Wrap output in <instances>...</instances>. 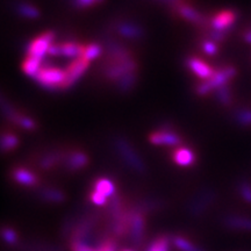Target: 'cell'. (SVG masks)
<instances>
[{"mask_svg":"<svg viewBox=\"0 0 251 251\" xmlns=\"http://www.w3.org/2000/svg\"><path fill=\"white\" fill-rule=\"evenodd\" d=\"M235 76H236V69L231 65H226L224 68L216 69L214 76L198 84L196 86V93L200 97L208 96L212 91H216L219 87L227 85L229 80L233 79Z\"/></svg>","mask_w":251,"mask_h":251,"instance_id":"obj_1","label":"cell"},{"mask_svg":"<svg viewBox=\"0 0 251 251\" xmlns=\"http://www.w3.org/2000/svg\"><path fill=\"white\" fill-rule=\"evenodd\" d=\"M114 148L119 153V156L122 158V161L129 166V168L133 169V170L139 172V174H144L147 171L146 164H144L141 156L135 150L133 144L126 139V137H117L114 140Z\"/></svg>","mask_w":251,"mask_h":251,"instance_id":"obj_2","label":"cell"},{"mask_svg":"<svg viewBox=\"0 0 251 251\" xmlns=\"http://www.w3.org/2000/svg\"><path fill=\"white\" fill-rule=\"evenodd\" d=\"M65 77H67L65 70L57 67H52V65H47V67L41 68L39 74L34 77V79L46 90L58 91L62 90Z\"/></svg>","mask_w":251,"mask_h":251,"instance_id":"obj_3","label":"cell"},{"mask_svg":"<svg viewBox=\"0 0 251 251\" xmlns=\"http://www.w3.org/2000/svg\"><path fill=\"white\" fill-rule=\"evenodd\" d=\"M146 231V219L144 214L135 207L128 211V234L134 247L139 248L143 242Z\"/></svg>","mask_w":251,"mask_h":251,"instance_id":"obj_4","label":"cell"},{"mask_svg":"<svg viewBox=\"0 0 251 251\" xmlns=\"http://www.w3.org/2000/svg\"><path fill=\"white\" fill-rule=\"evenodd\" d=\"M55 36L54 31L49 30L45 31L33 41H30V43L27 47V57H34L43 61L46 55H48V50L54 42Z\"/></svg>","mask_w":251,"mask_h":251,"instance_id":"obj_5","label":"cell"},{"mask_svg":"<svg viewBox=\"0 0 251 251\" xmlns=\"http://www.w3.org/2000/svg\"><path fill=\"white\" fill-rule=\"evenodd\" d=\"M137 68V62L134 58L127 59V61L122 62H113L108 63L105 68H103V77L106 79L112 80V81H118L120 78H122L126 75L130 74V72H136Z\"/></svg>","mask_w":251,"mask_h":251,"instance_id":"obj_6","label":"cell"},{"mask_svg":"<svg viewBox=\"0 0 251 251\" xmlns=\"http://www.w3.org/2000/svg\"><path fill=\"white\" fill-rule=\"evenodd\" d=\"M89 65L90 62L84 58H77L72 61L67 69H64L67 77H65L62 90H69L70 87L74 86L80 79V77L85 74V71L89 69Z\"/></svg>","mask_w":251,"mask_h":251,"instance_id":"obj_7","label":"cell"},{"mask_svg":"<svg viewBox=\"0 0 251 251\" xmlns=\"http://www.w3.org/2000/svg\"><path fill=\"white\" fill-rule=\"evenodd\" d=\"M216 194L214 192V190H211V188L202 190L201 192L198 193L197 196L191 200L190 203H188V212H190V214H192L194 216L201 215L202 213L214 202Z\"/></svg>","mask_w":251,"mask_h":251,"instance_id":"obj_8","label":"cell"},{"mask_svg":"<svg viewBox=\"0 0 251 251\" xmlns=\"http://www.w3.org/2000/svg\"><path fill=\"white\" fill-rule=\"evenodd\" d=\"M103 48L106 50L108 63L122 62L133 58L130 49H128L127 47H125L124 45H121L118 40L113 39V37H107V39L105 40Z\"/></svg>","mask_w":251,"mask_h":251,"instance_id":"obj_9","label":"cell"},{"mask_svg":"<svg viewBox=\"0 0 251 251\" xmlns=\"http://www.w3.org/2000/svg\"><path fill=\"white\" fill-rule=\"evenodd\" d=\"M1 108L6 119L11 122H14L15 125H18L19 127H21L23 129L34 130L36 128V122L34 121L33 119L27 117V115L25 114H21L20 112H18L17 109L11 105V103L6 101L5 99H2Z\"/></svg>","mask_w":251,"mask_h":251,"instance_id":"obj_10","label":"cell"},{"mask_svg":"<svg viewBox=\"0 0 251 251\" xmlns=\"http://www.w3.org/2000/svg\"><path fill=\"white\" fill-rule=\"evenodd\" d=\"M150 143L155 146H168V147H178L181 143V137L174 129L169 127L161 128V129L152 131L149 135Z\"/></svg>","mask_w":251,"mask_h":251,"instance_id":"obj_11","label":"cell"},{"mask_svg":"<svg viewBox=\"0 0 251 251\" xmlns=\"http://www.w3.org/2000/svg\"><path fill=\"white\" fill-rule=\"evenodd\" d=\"M237 19L236 12L233 9H224L211 19V29L230 31Z\"/></svg>","mask_w":251,"mask_h":251,"instance_id":"obj_12","label":"cell"},{"mask_svg":"<svg viewBox=\"0 0 251 251\" xmlns=\"http://www.w3.org/2000/svg\"><path fill=\"white\" fill-rule=\"evenodd\" d=\"M186 65L197 77L201 78L203 80L212 78L216 71V69L212 68L208 63L198 57H194V56H190V57L186 58Z\"/></svg>","mask_w":251,"mask_h":251,"instance_id":"obj_13","label":"cell"},{"mask_svg":"<svg viewBox=\"0 0 251 251\" xmlns=\"http://www.w3.org/2000/svg\"><path fill=\"white\" fill-rule=\"evenodd\" d=\"M114 29L119 35L129 40H140L144 36L143 28L131 21H119L115 24Z\"/></svg>","mask_w":251,"mask_h":251,"instance_id":"obj_14","label":"cell"},{"mask_svg":"<svg viewBox=\"0 0 251 251\" xmlns=\"http://www.w3.org/2000/svg\"><path fill=\"white\" fill-rule=\"evenodd\" d=\"M63 162H64V165L68 171L76 172L86 168L87 164H89V156L85 152L76 150V151L65 153Z\"/></svg>","mask_w":251,"mask_h":251,"instance_id":"obj_15","label":"cell"},{"mask_svg":"<svg viewBox=\"0 0 251 251\" xmlns=\"http://www.w3.org/2000/svg\"><path fill=\"white\" fill-rule=\"evenodd\" d=\"M11 177L15 183L26 187H34L39 185V177L34 172L23 168V166H17V168L12 169Z\"/></svg>","mask_w":251,"mask_h":251,"instance_id":"obj_16","label":"cell"},{"mask_svg":"<svg viewBox=\"0 0 251 251\" xmlns=\"http://www.w3.org/2000/svg\"><path fill=\"white\" fill-rule=\"evenodd\" d=\"M176 11L179 17H181L185 20H187L188 23H192L198 26H203L206 24L205 18L202 17V14L200 12H198L197 9H194L192 6L185 4L184 1H181L180 4L175 6Z\"/></svg>","mask_w":251,"mask_h":251,"instance_id":"obj_17","label":"cell"},{"mask_svg":"<svg viewBox=\"0 0 251 251\" xmlns=\"http://www.w3.org/2000/svg\"><path fill=\"white\" fill-rule=\"evenodd\" d=\"M172 159L177 165L187 168L196 163V152L188 147H178L172 152Z\"/></svg>","mask_w":251,"mask_h":251,"instance_id":"obj_18","label":"cell"},{"mask_svg":"<svg viewBox=\"0 0 251 251\" xmlns=\"http://www.w3.org/2000/svg\"><path fill=\"white\" fill-rule=\"evenodd\" d=\"M224 226L234 230L251 231V218L241 215H227L224 219Z\"/></svg>","mask_w":251,"mask_h":251,"instance_id":"obj_19","label":"cell"},{"mask_svg":"<svg viewBox=\"0 0 251 251\" xmlns=\"http://www.w3.org/2000/svg\"><path fill=\"white\" fill-rule=\"evenodd\" d=\"M84 48L85 46L80 43L75 42V41H68V42L59 43V50H61V56L68 58H80L83 56Z\"/></svg>","mask_w":251,"mask_h":251,"instance_id":"obj_20","label":"cell"},{"mask_svg":"<svg viewBox=\"0 0 251 251\" xmlns=\"http://www.w3.org/2000/svg\"><path fill=\"white\" fill-rule=\"evenodd\" d=\"M37 196L42 201L52 202V203H61L65 200V194L61 190L54 187H45L41 188L37 193Z\"/></svg>","mask_w":251,"mask_h":251,"instance_id":"obj_21","label":"cell"},{"mask_svg":"<svg viewBox=\"0 0 251 251\" xmlns=\"http://www.w3.org/2000/svg\"><path fill=\"white\" fill-rule=\"evenodd\" d=\"M93 190L101 193L106 198H112L115 196V185L112 179L107 177H99L93 181Z\"/></svg>","mask_w":251,"mask_h":251,"instance_id":"obj_22","label":"cell"},{"mask_svg":"<svg viewBox=\"0 0 251 251\" xmlns=\"http://www.w3.org/2000/svg\"><path fill=\"white\" fill-rule=\"evenodd\" d=\"M65 153L62 151H50L46 153L42 158L40 159V168L43 169V170H49V169H52L56 166L58 163H61L63 159H64Z\"/></svg>","mask_w":251,"mask_h":251,"instance_id":"obj_23","label":"cell"},{"mask_svg":"<svg viewBox=\"0 0 251 251\" xmlns=\"http://www.w3.org/2000/svg\"><path fill=\"white\" fill-rule=\"evenodd\" d=\"M137 79H139L137 72H130V74L120 78L118 81H115V86H117L119 92L121 93L130 92L134 89V86L136 85Z\"/></svg>","mask_w":251,"mask_h":251,"instance_id":"obj_24","label":"cell"},{"mask_svg":"<svg viewBox=\"0 0 251 251\" xmlns=\"http://www.w3.org/2000/svg\"><path fill=\"white\" fill-rule=\"evenodd\" d=\"M42 62L41 59L34 58V57H26V59L23 62V65H21V69L27 76L29 77H35L39 71L42 68Z\"/></svg>","mask_w":251,"mask_h":251,"instance_id":"obj_25","label":"cell"},{"mask_svg":"<svg viewBox=\"0 0 251 251\" xmlns=\"http://www.w3.org/2000/svg\"><path fill=\"white\" fill-rule=\"evenodd\" d=\"M15 11L18 12L19 15L26 19H37L40 17L39 8L25 1L18 2L17 6H15Z\"/></svg>","mask_w":251,"mask_h":251,"instance_id":"obj_26","label":"cell"},{"mask_svg":"<svg viewBox=\"0 0 251 251\" xmlns=\"http://www.w3.org/2000/svg\"><path fill=\"white\" fill-rule=\"evenodd\" d=\"M23 251H64L61 246H56V244L49 243H26L21 247Z\"/></svg>","mask_w":251,"mask_h":251,"instance_id":"obj_27","label":"cell"},{"mask_svg":"<svg viewBox=\"0 0 251 251\" xmlns=\"http://www.w3.org/2000/svg\"><path fill=\"white\" fill-rule=\"evenodd\" d=\"M172 242H174L175 247L180 251H203L200 249L199 247L194 246V244L191 242L190 240H187L186 237L180 236V235H177V236L172 237Z\"/></svg>","mask_w":251,"mask_h":251,"instance_id":"obj_28","label":"cell"},{"mask_svg":"<svg viewBox=\"0 0 251 251\" xmlns=\"http://www.w3.org/2000/svg\"><path fill=\"white\" fill-rule=\"evenodd\" d=\"M103 51V47H101L98 43H90V45L85 46V48H84V52H83V56H81L80 58H84L86 59V61H93V59L98 58L100 55L102 54Z\"/></svg>","mask_w":251,"mask_h":251,"instance_id":"obj_29","label":"cell"},{"mask_svg":"<svg viewBox=\"0 0 251 251\" xmlns=\"http://www.w3.org/2000/svg\"><path fill=\"white\" fill-rule=\"evenodd\" d=\"M215 97L218 99V101L224 106H229L233 101V96H231V90L229 85H224L219 87L218 90L215 91Z\"/></svg>","mask_w":251,"mask_h":251,"instance_id":"obj_30","label":"cell"},{"mask_svg":"<svg viewBox=\"0 0 251 251\" xmlns=\"http://www.w3.org/2000/svg\"><path fill=\"white\" fill-rule=\"evenodd\" d=\"M19 146V139L17 135L12 133H4L1 136V149L2 151L8 152Z\"/></svg>","mask_w":251,"mask_h":251,"instance_id":"obj_31","label":"cell"},{"mask_svg":"<svg viewBox=\"0 0 251 251\" xmlns=\"http://www.w3.org/2000/svg\"><path fill=\"white\" fill-rule=\"evenodd\" d=\"M234 120L237 125L242 127H251V109L241 108L237 109L234 114Z\"/></svg>","mask_w":251,"mask_h":251,"instance_id":"obj_32","label":"cell"},{"mask_svg":"<svg viewBox=\"0 0 251 251\" xmlns=\"http://www.w3.org/2000/svg\"><path fill=\"white\" fill-rule=\"evenodd\" d=\"M162 206V202L157 199H146L143 201L139 202V205L134 206L135 208L139 209L140 212H142L143 214L150 212H155L157 209H159V207Z\"/></svg>","mask_w":251,"mask_h":251,"instance_id":"obj_33","label":"cell"},{"mask_svg":"<svg viewBox=\"0 0 251 251\" xmlns=\"http://www.w3.org/2000/svg\"><path fill=\"white\" fill-rule=\"evenodd\" d=\"M169 244H170V241L168 237L159 236L149 244L147 251H169Z\"/></svg>","mask_w":251,"mask_h":251,"instance_id":"obj_34","label":"cell"},{"mask_svg":"<svg viewBox=\"0 0 251 251\" xmlns=\"http://www.w3.org/2000/svg\"><path fill=\"white\" fill-rule=\"evenodd\" d=\"M237 192L242 197L244 201L251 205V183L246 179L240 180L237 183Z\"/></svg>","mask_w":251,"mask_h":251,"instance_id":"obj_35","label":"cell"},{"mask_svg":"<svg viewBox=\"0 0 251 251\" xmlns=\"http://www.w3.org/2000/svg\"><path fill=\"white\" fill-rule=\"evenodd\" d=\"M105 0H70L72 7L76 9H85L102 4Z\"/></svg>","mask_w":251,"mask_h":251,"instance_id":"obj_36","label":"cell"},{"mask_svg":"<svg viewBox=\"0 0 251 251\" xmlns=\"http://www.w3.org/2000/svg\"><path fill=\"white\" fill-rule=\"evenodd\" d=\"M2 238L4 241L9 246H14V244L18 243L19 238H18V234L15 233V230H13L12 228L9 227H5L2 229Z\"/></svg>","mask_w":251,"mask_h":251,"instance_id":"obj_37","label":"cell"},{"mask_svg":"<svg viewBox=\"0 0 251 251\" xmlns=\"http://www.w3.org/2000/svg\"><path fill=\"white\" fill-rule=\"evenodd\" d=\"M71 251H99V247H93L89 243L77 242V241H70Z\"/></svg>","mask_w":251,"mask_h":251,"instance_id":"obj_38","label":"cell"},{"mask_svg":"<svg viewBox=\"0 0 251 251\" xmlns=\"http://www.w3.org/2000/svg\"><path fill=\"white\" fill-rule=\"evenodd\" d=\"M201 49L203 50V52H205L206 55H209V56H213V55H216L218 54V45L214 42V41L212 40H205L201 42Z\"/></svg>","mask_w":251,"mask_h":251,"instance_id":"obj_39","label":"cell"},{"mask_svg":"<svg viewBox=\"0 0 251 251\" xmlns=\"http://www.w3.org/2000/svg\"><path fill=\"white\" fill-rule=\"evenodd\" d=\"M89 198H90L91 202L94 203V205H97V206H105L106 203H107V199H108V198H106L103 194L97 192V191H94V190L91 191Z\"/></svg>","mask_w":251,"mask_h":251,"instance_id":"obj_40","label":"cell"},{"mask_svg":"<svg viewBox=\"0 0 251 251\" xmlns=\"http://www.w3.org/2000/svg\"><path fill=\"white\" fill-rule=\"evenodd\" d=\"M118 244L113 238H105L101 241L99 246V251H117Z\"/></svg>","mask_w":251,"mask_h":251,"instance_id":"obj_41","label":"cell"},{"mask_svg":"<svg viewBox=\"0 0 251 251\" xmlns=\"http://www.w3.org/2000/svg\"><path fill=\"white\" fill-rule=\"evenodd\" d=\"M229 31H221V30H214V29H211L209 30V37H211L212 41H214L215 43H219V42H224L226 40V37H227V34Z\"/></svg>","mask_w":251,"mask_h":251,"instance_id":"obj_42","label":"cell"},{"mask_svg":"<svg viewBox=\"0 0 251 251\" xmlns=\"http://www.w3.org/2000/svg\"><path fill=\"white\" fill-rule=\"evenodd\" d=\"M158 1H161V2H165V4H169V5H171L172 7H175L176 5L180 4V2L183 1V0H158Z\"/></svg>","mask_w":251,"mask_h":251,"instance_id":"obj_43","label":"cell"},{"mask_svg":"<svg viewBox=\"0 0 251 251\" xmlns=\"http://www.w3.org/2000/svg\"><path fill=\"white\" fill-rule=\"evenodd\" d=\"M243 40L246 41L247 43H249V45H251V29H248L247 31H244Z\"/></svg>","mask_w":251,"mask_h":251,"instance_id":"obj_44","label":"cell"},{"mask_svg":"<svg viewBox=\"0 0 251 251\" xmlns=\"http://www.w3.org/2000/svg\"><path fill=\"white\" fill-rule=\"evenodd\" d=\"M122 251H133V250H128V249H126V250H122Z\"/></svg>","mask_w":251,"mask_h":251,"instance_id":"obj_45","label":"cell"}]
</instances>
